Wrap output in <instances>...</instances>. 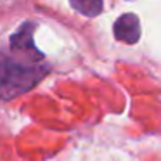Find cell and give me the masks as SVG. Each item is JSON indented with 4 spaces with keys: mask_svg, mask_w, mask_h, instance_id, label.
I'll list each match as a JSON object with an SVG mask.
<instances>
[{
    "mask_svg": "<svg viewBox=\"0 0 161 161\" xmlns=\"http://www.w3.org/2000/svg\"><path fill=\"white\" fill-rule=\"evenodd\" d=\"M49 71L50 66L42 64V61L21 63L7 54L0 52V99L11 101L31 90L45 78Z\"/></svg>",
    "mask_w": 161,
    "mask_h": 161,
    "instance_id": "cell-1",
    "label": "cell"
},
{
    "mask_svg": "<svg viewBox=\"0 0 161 161\" xmlns=\"http://www.w3.org/2000/svg\"><path fill=\"white\" fill-rule=\"evenodd\" d=\"M35 28H36V23H31V21L23 23L18 31L12 33L11 49L18 50V52L30 54V56L36 61H43V52H40V50L36 49L35 42H33V31H35Z\"/></svg>",
    "mask_w": 161,
    "mask_h": 161,
    "instance_id": "cell-2",
    "label": "cell"
},
{
    "mask_svg": "<svg viewBox=\"0 0 161 161\" xmlns=\"http://www.w3.org/2000/svg\"><path fill=\"white\" fill-rule=\"evenodd\" d=\"M113 30H114L116 40L125 42V43H128V45L137 43L140 38V21L135 14H132V12L119 16V18L116 19Z\"/></svg>",
    "mask_w": 161,
    "mask_h": 161,
    "instance_id": "cell-3",
    "label": "cell"
},
{
    "mask_svg": "<svg viewBox=\"0 0 161 161\" xmlns=\"http://www.w3.org/2000/svg\"><path fill=\"white\" fill-rule=\"evenodd\" d=\"M69 4L85 18H97L102 12V0H69Z\"/></svg>",
    "mask_w": 161,
    "mask_h": 161,
    "instance_id": "cell-4",
    "label": "cell"
}]
</instances>
